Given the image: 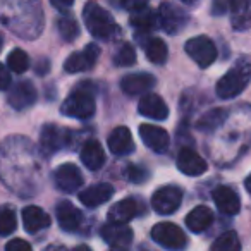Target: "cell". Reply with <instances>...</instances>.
<instances>
[{"label": "cell", "mask_w": 251, "mask_h": 251, "mask_svg": "<svg viewBox=\"0 0 251 251\" xmlns=\"http://www.w3.org/2000/svg\"><path fill=\"white\" fill-rule=\"evenodd\" d=\"M251 81V60L239 59L219 81L215 91L222 100L236 98L246 90Z\"/></svg>", "instance_id": "6da1fadb"}, {"label": "cell", "mask_w": 251, "mask_h": 251, "mask_svg": "<svg viewBox=\"0 0 251 251\" xmlns=\"http://www.w3.org/2000/svg\"><path fill=\"white\" fill-rule=\"evenodd\" d=\"M83 19L88 31L97 40H110L117 33L114 18L97 2H88L83 9Z\"/></svg>", "instance_id": "7a4b0ae2"}, {"label": "cell", "mask_w": 251, "mask_h": 251, "mask_svg": "<svg viewBox=\"0 0 251 251\" xmlns=\"http://www.w3.org/2000/svg\"><path fill=\"white\" fill-rule=\"evenodd\" d=\"M95 108H97V103H95V98L91 97L88 91H74L69 97L64 100L62 107H60V112H62L66 117H74V119H90L93 117Z\"/></svg>", "instance_id": "3957f363"}, {"label": "cell", "mask_w": 251, "mask_h": 251, "mask_svg": "<svg viewBox=\"0 0 251 251\" xmlns=\"http://www.w3.org/2000/svg\"><path fill=\"white\" fill-rule=\"evenodd\" d=\"M189 59L195 60L200 67H210L217 59V47L208 36H195L189 38L184 45Z\"/></svg>", "instance_id": "277c9868"}, {"label": "cell", "mask_w": 251, "mask_h": 251, "mask_svg": "<svg viewBox=\"0 0 251 251\" xmlns=\"http://www.w3.org/2000/svg\"><path fill=\"white\" fill-rule=\"evenodd\" d=\"M151 237L155 243H158L160 246L167 248V250H182L188 243L186 234L182 232V229L179 226L172 222H160L151 229Z\"/></svg>", "instance_id": "5b68a950"}, {"label": "cell", "mask_w": 251, "mask_h": 251, "mask_svg": "<svg viewBox=\"0 0 251 251\" xmlns=\"http://www.w3.org/2000/svg\"><path fill=\"white\" fill-rule=\"evenodd\" d=\"M157 18H158V28L167 31L169 35L179 33L186 26V23H188V14L184 11H181V7L172 4V2L160 4V7L157 11Z\"/></svg>", "instance_id": "8992f818"}, {"label": "cell", "mask_w": 251, "mask_h": 251, "mask_svg": "<svg viewBox=\"0 0 251 251\" xmlns=\"http://www.w3.org/2000/svg\"><path fill=\"white\" fill-rule=\"evenodd\" d=\"M182 189L177 186H164L157 189L151 196V206L160 215H171L181 206Z\"/></svg>", "instance_id": "52a82bcc"}, {"label": "cell", "mask_w": 251, "mask_h": 251, "mask_svg": "<svg viewBox=\"0 0 251 251\" xmlns=\"http://www.w3.org/2000/svg\"><path fill=\"white\" fill-rule=\"evenodd\" d=\"M98 57H100V49L97 43H90L86 45V49L83 52H76L73 55H69L64 62V69L66 73L76 74L83 73V71H90L91 67L97 64Z\"/></svg>", "instance_id": "ba28073f"}, {"label": "cell", "mask_w": 251, "mask_h": 251, "mask_svg": "<svg viewBox=\"0 0 251 251\" xmlns=\"http://www.w3.org/2000/svg\"><path fill=\"white\" fill-rule=\"evenodd\" d=\"M140 136H141V141H143L150 150L157 151V153H164L169 148V143H171V138H169L167 131H165L164 127H158V126H153V124H141Z\"/></svg>", "instance_id": "9c48e42d"}, {"label": "cell", "mask_w": 251, "mask_h": 251, "mask_svg": "<svg viewBox=\"0 0 251 251\" xmlns=\"http://www.w3.org/2000/svg\"><path fill=\"white\" fill-rule=\"evenodd\" d=\"M55 184L60 191L74 193L83 186V174L74 164H62L55 171Z\"/></svg>", "instance_id": "30bf717a"}, {"label": "cell", "mask_w": 251, "mask_h": 251, "mask_svg": "<svg viewBox=\"0 0 251 251\" xmlns=\"http://www.w3.org/2000/svg\"><path fill=\"white\" fill-rule=\"evenodd\" d=\"M138 110L141 115L148 119H153V121H164L169 117V107L164 101V98L160 95L155 93H147L140 98V103H138Z\"/></svg>", "instance_id": "8fae6325"}, {"label": "cell", "mask_w": 251, "mask_h": 251, "mask_svg": "<svg viewBox=\"0 0 251 251\" xmlns=\"http://www.w3.org/2000/svg\"><path fill=\"white\" fill-rule=\"evenodd\" d=\"M36 101V88L29 81H19L9 93V105L16 110H25Z\"/></svg>", "instance_id": "7c38bea8"}, {"label": "cell", "mask_w": 251, "mask_h": 251, "mask_svg": "<svg viewBox=\"0 0 251 251\" xmlns=\"http://www.w3.org/2000/svg\"><path fill=\"white\" fill-rule=\"evenodd\" d=\"M153 84H155V77L151 74L134 73L122 77L121 90L126 95H129V97H136V95H147L153 88Z\"/></svg>", "instance_id": "4fadbf2b"}, {"label": "cell", "mask_w": 251, "mask_h": 251, "mask_svg": "<svg viewBox=\"0 0 251 251\" xmlns=\"http://www.w3.org/2000/svg\"><path fill=\"white\" fill-rule=\"evenodd\" d=\"M101 237L112 248H127L133 241V230L126 224H110L101 227Z\"/></svg>", "instance_id": "5bb4252c"}, {"label": "cell", "mask_w": 251, "mask_h": 251, "mask_svg": "<svg viewBox=\"0 0 251 251\" xmlns=\"http://www.w3.org/2000/svg\"><path fill=\"white\" fill-rule=\"evenodd\" d=\"M177 169L186 176H201L206 172L208 164L191 148H182L177 155Z\"/></svg>", "instance_id": "9a60e30c"}, {"label": "cell", "mask_w": 251, "mask_h": 251, "mask_svg": "<svg viewBox=\"0 0 251 251\" xmlns=\"http://www.w3.org/2000/svg\"><path fill=\"white\" fill-rule=\"evenodd\" d=\"M212 198L215 201L217 208L226 215H236L241 208V200L237 196V193L229 186H219L213 189Z\"/></svg>", "instance_id": "2e32d148"}, {"label": "cell", "mask_w": 251, "mask_h": 251, "mask_svg": "<svg viewBox=\"0 0 251 251\" xmlns=\"http://www.w3.org/2000/svg\"><path fill=\"white\" fill-rule=\"evenodd\" d=\"M112 196H114V188L110 184H107V182H100V184H93L84 189V191H81L79 201L88 208H95V206L107 203Z\"/></svg>", "instance_id": "e0dca14e"}, {"label": "cell", "mask_w": 251, "mask_h": 251, "mask_svg": "<svg viewBox=\"0 0 251 251\" xmlns=\"http://www.w3.org/2000/svg\"><path fill=\"white\" fill-rule=\"evenodd\" d=\"M108 148L114 155L117 157H126V155L133 153L134 150V141L131 136V131L124 126H119L108 136Z\"/></svg>", "instance_id": "ac0fdd59"}, {"label": "cell", "mask_w": 251, "mask_h": 251, "mask_svg": "<svg viewBox=\"0 0 251 251\" xmlns=\"http://www.w3.org/2000/svg\"><path fill=\"white\" fill-rule=\"evenodd\" d=\"M230 25L236 31L251 28V0H230Z\"/></svg>", "instance_id": "d6986e66"}, {"label": "cell", "mask_w": 251, "mask_h": 251, "mask_svg": "<svg viewBox=\"0 0 251 251\" xmlns=\"http://www.w3.org/2000/svg\"><path fill=\"white\" fill-rule=\"evenodd\" d=\"M67 143H69V131L53 124H47L42 129V145L50 153L64 148Z\"/></svg>", "instance_id": "ffe728a7"}, {"label": "cell", "mask_w": 251, "mask_h": 251, "mask_svg": "<svg viewBox=\"0 0 251 251\" xmlns=\"http://www.w3.org/2000/svg\"><path fill=\"white\" fill-rule=\"evenodd\" d=\"M57 220L64 230H76L83 222V213L71 201H60L57 205Z\"/></svg>", "instance_id": "44dd1931"}, {"label": "cell", "mask_w": 251, "mask_h": 251, "mask_svg": "<svg viewBox=\"0 0 251 251\" xmlns=\"http://www.w3.org/2000/svg\"><path fill=\"white\" fill-rule=\"evenodd\" d=\"M81 162L84 164V167H88L90 171H98L103 167L105 164V151L101 148V145L95 140H90L83 145L81 148Z\"/></svg>", "instance_id": "7402d4cb"}, {"label": "cell", "mask_w": 251, "mask_h": 251, "mask_svg": "<svg viewBox=\"0 0 251 251\" xmlns=\"http://www.w3.org/2000/svg\"><path fill=\"white\" fill-rule=\"evenodd\" d=\"M23 224H25V229L33 234L42 229H47L50 226V217L40 206L29 205L23 210Z\"/></svg>", "instance_id": "603a6c76"}, {"label": "cell", "mask_w": 251, "mask_h": 251, "mask_svg": "<svg viewBox=\"0 0 251 251\" xmlns=\"http://www.w3.org/2000/svg\"><path fill=\"white\" fill-rule=\"evenodd\" d=\"M138 213V205L133 198H126L112 205L108 210V222L110 224H127Z\"/></svg>", "instance_id": "cb8c5ba5"}, {"label": "cell", "mask_w": 251, "mask_h": 251, "mask_svg": "<svg viewBox=\"0 0 251 251\" xmlns=\"http://www.w3.org/2000/svg\"><path fill=\"white\" fill-rule=\"evenodd\" d=\"M212 222H213V213L205 205H200L196 208H193L188 213V217H186V226L193 232H203V230H206L212 226Z\"/></svg>", "instance_id": "d4e9b609"}, {"label": "cell", "mask_w": 251, "mask_h": 251, "mask_svg": "<svg viewBox=\"0 0 251 251\" xmlns=\"http://www.w3.org/2000/svg\"><path fill=\"white\" fill-rule=\"evenodd\" d=\"M129 21L134 29H140V33H150L158 28L157 12L150 11V9H143V11L133 12Z\"/></svg>", "instance_id": "484cf974"}, {"label": "cell", "mask_w": 251, "mask_h": 251, "mask_svg": "<svg viewBox=\"0 0 251 251\" xmlns=\"http://www.w3.org/2000/svg\"><path fill=\"white\" fill-rule=\"evenodd\" d=\"M143 49H145V53H147V59L153 64H165L167 60V45L164 43V40L160 38H147V42L143 43Z\"/></svg>", "instance_id": "4316f807"}, {"label": "cell", "mask_w": 251, "mask_h": 251, "mask_svg": "<svg viewBox=\"0 0 251 251\" xmlns=\"http://www.w3.org/2000/svg\"><path fill=\"white\" fill-rule=\"evenodd\" d=\"M57 28H59V33L66 42H73L79 36V26H77V21L73 18L71 14H66L62 12V16L57 21Z\"/></svg>", "instance_id": "83f0119b"}, {"label": "cell", "mask_w": 251, "mask_h": 251, "mask_svg": "<svg viewBox=\"0 0 251 251\" xmlns=\"http://www.w3.org/2000/svg\"><path fill=\"white\" fill-rule=\"evenodd\" d=\"M212 251H241V241L234 230H227L212 244Z\"/></svg>", "instance_id": "f1b7e54d"}, {"label": "cell", "mask_w": 251, "mask_h": 251, "mask_svg": "<svg viewBox=\"0 0 251 251\" xmlns=\"http://www.w3.org/2000/svg\"><path fill=\"white\" fill-rule=\"evenodd\" d=\"M227 119V112L222 108H213V110L206 112L201 119L198 121V127L201 131H212L215 127H219L220 124H224V121Z\"/></svg>", "instance_id": "f546056e"}, {"label": "cell", "mask_w": 251, "mask_h": 251, "mask_svg": "<svg viewBox=\"0 0 251 251\" xmlns=\"http://www.w3.org/2000/svg\"><path fill=\"white\" fill-rule=\"evenodd\" d=\"M7 67L16 74L26 73V71H28V67H29L28 53H26L25 50H21V49L12 50V52L9 53V57H7Z\"/></svg>", "instance_id": "4dcf8cb0"}, {"label": "cell", "mask_w": 251, "mask_h": 251, "mask_svg": "<svg viewBox=\"0 0 251 251\" xmlns=\"http://www.w3.org/2000/svg\"><path fill=\"white\" fill-rule=\"evenodd\" d=\"M18 227L16 212L11 206H0V236H9Z\"/></svg>", "instance_id": "1f68e13d"}, {"label": "cell", "mask_w": 251, "mask_h": 251, "mask_svg": "<svg viewBox=\"0 0 251 251\" xmlns=\"http://www.w3.org/2000/svg\"><path fill=\"white\" fill-rule=\"evenodd\" d=\"M136 62V50L129 45V43H124L121 49L117 50L114 57V64L119 67H129Z\"/></svg>", "instance_id": "d6a6232c"}, {"label": "cell", "mask_w": 251, "mask_h": 251, "mask_svg": "<svg viewBox=\"0 0 251 251\" xmlns=\"http://www.w3.org/2000/svg\"><path fill=\"white\" fill-rule=\"evenodd\" d=\"M148 2H150V0H122L121 4H122V7H124L126 11L138 12V11H143V9H147Z\"/></svg>", "instance_id": "836d02e7"}, {"label": "cell", "mask_w": 251, "mask_h": 251, "mask_svg": "<svg viewBox=\"0 0 251 251\" xmlns=\"http://www.w3.org/2000/svg\"><path fill=\"white\" fill-rule=\"evenodd\" d=\"M5 251H33L29 243H26L25 239H11L5 244Z\"/></svg>", "instance_id": "e575fe53"}, {"label": "cell", "mask_w": 251, "mask_h": 251, "mask_svg": "<svg viewBox=\"0 0 251 251\" xmlns=\"http://www.w3.org/2000/svg\"><path fill=\"white\" fill-rule=\"evenodd\" d=\"M229 7H230V0H212V14L213 16L226 14Z\"/></svg>", "instance_id": "d590c367"}, {"label": "cell", "mask_w": 251, "mask_h": 251, "mask_svg": "<svg viewBox=\"0 0 251 251\" xmlns=\"http://www.w3.org/2000/svg\"><path fill=\"white\" fill-rule=\"evenodd\" d=\"M11 86V73L9 67H5L4 64L0 62V90H7Z\"/></svg>", "instance_id": "8d00e7d4"}, {"label": "cell", "mask_w": 251, "mask_h": 251, "mask_svg": "<svg viewBox=\"0 0 251 251\" xmlns=\"http://www.w3.org/2000/svg\"><path fill=\"white\" fill-rule=\"evenodd\" d=\"M148 177V172L145 169H140V167H131L129 169V179L133 182H143L147 181Z\"/></svg>", "instance_id": "74e56055"}, {"label": "cell", "mask_w": 251, "mask_h": 251, "mask_svg": "<svg viewBox=\"0 0 251 251\" xmlns=\"http://www.w3.org/2000/svg\"><path fill=\"white\" fill-rule=\"evenodd\" d=\"M50 4H52L53 7L57 9V11H62V12H66L67 9H69L71 5L74 4V0H50Z\"/></svg>", "instance_id": "f35d334b"}, {"label": "cell", "mask_w": 251, "mask_h": 251, "mask_svg": "<svg viewBox=\"0 0 251 251\" xmlns=\"http://www.w3.org/2000/svg\"><path fill=\"white\" fill-rule=\"evenodd\" d=\"M244 186H246V189H248V193L251 195V174L246 177V181H244Z\"/></svg>", "instance_id": "ab89813d"}, {"label": "cell", "mask_w": 251, "mask_h": 251, "mask_svg": "<svg viewBox=\"0 0 251 251\" xmlns=\"http://www.w3.org/2000/svg\"><path fill=\"white\" fill-rule=\"evenodd\" d=\"M73 251H91V248H88V246H84V244H81V246H76Z\"/></svg>", "instance_id": "60d3db41"}, {"label": "cell", "mask_w": 251, "mask_h": 251, "mask_svg": "<svg viewBox=\"0 0 251 251\" xmlns=\"http://www.w3.org/2000/svg\"><path fill=\"white\" fill-rule=\"evenodd\" d=\"M110 251H127V250H126V248H112Z\"/></svg>", "instance_id": "b9f144b4"}, {"label": "cell", "mask_w": 251, "mask_h": 251, "mask_svg": "<svg viewBox=\"0 0 251 251\" xmlns=\"http://www.w3.org/2000/svg\"><path fill=\"white\" fill-rule=\"evenodd\" d=\"M182 2H186V4H195V2H198V0H182Z\"/></svg>", "instance_id": "7bdbcfd3"}, {"label": "cell", "mask_w": 251, "mask_h": 251, "mask_svg": "<svg viewBox=\"0 0 251 251\" xmlns=\"http://www.w3.org/2000/svg\"><path fill=\"white\" fill-rule=\"evenodd\" d=\"M2 45H4V38H2V35H0V49H2Z\"/></svg>", "instance_id": "ee69618b"}]
</instances>
